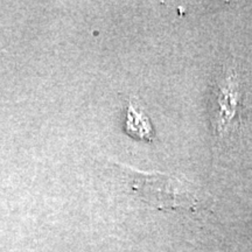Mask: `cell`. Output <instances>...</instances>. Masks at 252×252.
Wrapping results in <instances>:
<instances>
[{
	"mask_svg": "<svg viewBox=\"0 0 252 252\" xmlns=\"http://www.w3.org/2000/svg\"><path fill=\"white\" fill-rule=\"evenodd\" d=\"M124 175L131 190L144 202L159 210L196 212L201 204L195 188L187 181L161 173L139 172L115 163Z\"/></svg>",
	"mask_w": 252,
	"mask_h": 252,
	"instance_id": "6da1fadb",
	"label": "cell"
},
{
	"mask_svg": "<svg viewBox=\"0 0 252 252\" xmlns=\"http://www.w3.org/2000/svg\"><path fill=\"white\" fill-rule=\"evenodd\" d=\"M125 130L131 137L145 141H152L154 133L150 118L138 106H134L132 100H128L126 110Z\"/></svg>",
	"mask_w": 252,
	"mask_h": 252,
	"instance_id": "3957f363",
	"label": "cell"
},
{
	"mask_svg": "<svg viewBox=\"0 0 252 252\" xmlns=\"http://www.w3.org/2000/svg\"><path fill=\"white\" fill-rule=\"evenodd\" d=\"M213 124L217 137L234 130L235 124L241 125L242 89L237 74L230 71L217 82L213 91Z\"/></svg>",
	"mask_w": 252,
	"mask_h": 252,
	"instance_id": "7a4b0ae2",
	"label": "cell"
}]
</instances>
